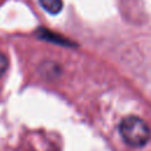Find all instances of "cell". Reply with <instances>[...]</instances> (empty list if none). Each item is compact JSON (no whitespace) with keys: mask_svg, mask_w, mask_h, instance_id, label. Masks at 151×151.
<instances>
[{"mask_svg":"<svg viewBox=\"0 0 151 151\" xmlns=\"http://www.w3.org/2000/svg\"><path fill=\"white\" fill-rule=\"evenodd\" d=\"M119 133L123 140L132 147H140L145 145L151 137V131L147 124L136 116L125 117L120 122Z\"/></svg>","mask_w":151,"mask_h":151,"instance_id":"6da1fadb","label":"cell"},{"mask_svg":"<svg viewBox=\"0 0 151 151\" xmlns=\"http://www.w3.org/2000/svg\"><path fill=\"white\" fill-rule=\"evenodd\" d=\"M40 6L51 14H57L63 8V0H38Z\"/></svg>","mask_w":151,"mask_h":151,"instance_id":"7a4b0ae2","label":"cell"},{"mask_svg":"<svg viewBox=\"0 0 151 151\" xmlns=\"http://www.w3.org/2000/svg\"><path fill=\"white\" fill-rule=\"evenodd\" d=\"M7 66H8V59L7 57L0 52V78L4 76V73L6 72L7 70Z\"/></svg>","mask_w":151,"mask_h":151,"instance_id":"3957f363","label":"cell"}]
</instances>
